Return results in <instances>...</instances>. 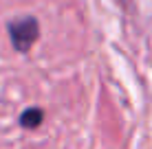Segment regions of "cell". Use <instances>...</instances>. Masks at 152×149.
Here are the masks:
<instances>
[{"label":"cell","instance_id":"1","mask_svg":"<svg viewBox=\"0 0 152 149\" xmlns=\"http://www.w3.org/2000/svg\"><path fill=\"white\" fill-rule=\"evenodd\" d=\"M9 31V40L11 46L18 53H29L31 46L38 42L40 37V24L33 15H24V18H15L7 24Z\"/></svg>","mask_w":152,"mask_h":149},{"label":"cell","instance_id":"2","mask_svg":"<svg viewBox=\"0 0 152 149\" xmlns=\"http://www.w3.org/2000/svg\"><path fill=\"white\" fill-rule=\"evenodd\" d=\"M42 121H44V110L42 107H27L18 119L20 127H24V130H38Z\"/></svg>","mask_w":152,"mask_h":149}]
</instances>
